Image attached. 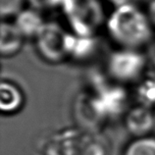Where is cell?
<instances>
[{
	"label": "cell",
	"mask_w": 155,
	"mask_h": 155,
	"mask_svg": "<svg viewBox=\"0 0 155 155\" xmlns=\"http://www.w3.org/2000/svg\"><path fill=\"white\" fill-rule=\"evenodd\" d=\"M106 28L110 38L122 48L138 49L152 35V24L147 15L130 3L121 4L112 12Z\"/></svg>",
	"instance_id": "cell-1"
},
{
	"label": "cell",
	"mask_w": 155,
	"mask_h": 155,
	"mask_svg": "<svg viewBox=\"0 0 155 155\" xmlns=\"http://www.w3.org/2000/svg\"><path fill=\"white\" fill-rule=\"evenodd\" d=\"M63 12L73 32L92 36L103 22V9L98 0H64Z\"/></svg>",
	"instance_id": "cell-2"
},
{
	"label": "cell",
	"mask_w": 155,
	"mask_h": 155,
	"mask_svg": "<svg viewBox=\"0 0 155 155\" xmlns=\"http://www.w3.org/2000/svg\"><path fill=\"white\" fill-rule=\"evenodd\" d=\"M69 32L56 23H45L35 36L39 55L48 62L58 63L69 55Z\"/></svg>",
	"instance_id": "cell-3"
},
{
	"label": "cell",
	"mask_w": 155,
	"mask_h": 155,
	"mask_svg": "<svg viewBox=\"0 0 155 155\" xmlns=\"http://www.w3.org/2000/svg\"><path fill=\"white\" fill-rule=\"evenodd\" d=\"M145 66V58L137 49L122 48L109 56L107 70L109 75L122 83L137 79Z\"/></svg>",
	"instance_id": "cell-4"
},
{
	"label": "cell",
	"mask_w": 155,
	"mask_h": 155,
	"mask_svg": "<svg viewBox=\"0 0 155 155\" xmlns=\"http://www.w3.org/2000/svg\"><path fill=\"white\" fill-rule=\"evenodd\" d=\"M25 36L14 23L3 21L0 26V53L9 57L18 53L23 46Z\"/></svg>",
	"instance_id": "cell-5"
},
{
	"label": "cell",
	"mask_w": 155,
	"mask_h": 155,
	"mask_svg": "<svg viewBox=\"0 0 155 155\" xmlns=\"http://www.w3.org/2000/svg\"><path fill=\"white\" fill-rule=\"evenodd\" d=\"M14 24L25 38H35L45 25V22L39 14V11L31 8L22 10L16 15Z\"/></svg>",
	"instance_id": "cell-6"
},
{
	"label": "cell",
	"mask_w": 155,
	"mask_h": 155,
	"mask_svg": "<svg viewBox=\"0 0 155 155\" xmlns=\"http://www.w3.org/2000/svg\"><path fill=\"white\" fill-rule=\"evenodd\" d=\"M23 104V94L17 85L11 81H2L0 85V108L3 112L12 113Z\"/></svg>",
	"instance_id": "cell-7"
},
{
	"label": "cell",
	"mask_w": 155,
	"mask_h": 155,
	"mask_svg": "<svg viewBox=\"0 0 155 155\" xmlns=\"http://www.w3.org/2000/svg\"><path fill=\"white\" fill-rule=\"evenodd\" d=\"M153 120L150 113L143 108H137L130 113L128 118V126L132 133L137 136L144 137L148 130L152 127Z\"/></svg>",
	"instance_id": "cell-8"
},
{
	"label": "cell",
	"mask_w": 155,
	"mask_h": 155,
	"mask_svg": "<svg viewBox=\"0 0 155 155\" xmlns=\"http://www.w3.org/2000/svg\"><path fill=\"white\" fill-rule=\"evenodd\" d=\"M125 155H155V137H137L127 146Z\"/></svg>",
	"instance_id": "cell-9"
},
{
	"label": "cell",
	"mask_w": 155,
	"mask_h": 155,
	"mask_svg": "<svg viewBox=\"0 0 155 155\" xmlns=\"http://www.w3.org/2000/svg\"><path fill=\"white\" fill-rule=\"evenodd\" d=\"M24 0H0V14L2 18L15 17L23 9Z\"/></svg>",
	"instance_id": "cell-10"
},
{
	"label": "cell",
	"mask_w": 155,
	"mask_h": 155,
	"mask_svg": "<svg viewBox=\"0 0 155 155\" xmlns=\"http://www.w3.org/2000/svg\"><path fill=\"white\" fill-rule=\"evenodd\" d=\"M31 7L35 10H43L55 6L63 5L64 0H28Z\"/></svg>",
	"instance_id": "cell-11"
},
{
	"label": "cell",
	"mask_w": 155,
	"mask_h": 155,
	"mask_svg": "<svg viewBox=\"0 0 155 155\" xmlns=\"http://www.w3.org/2000/svg\"><path fill=\"white\" fill-rule=\"evenodd\" d=\"M146 15H147V17L149 19L150 23L152 24V26H155V0H152V1L149 3Z\"/></svg>",
	"instance_id": "cell-12"
}]
</instances>
